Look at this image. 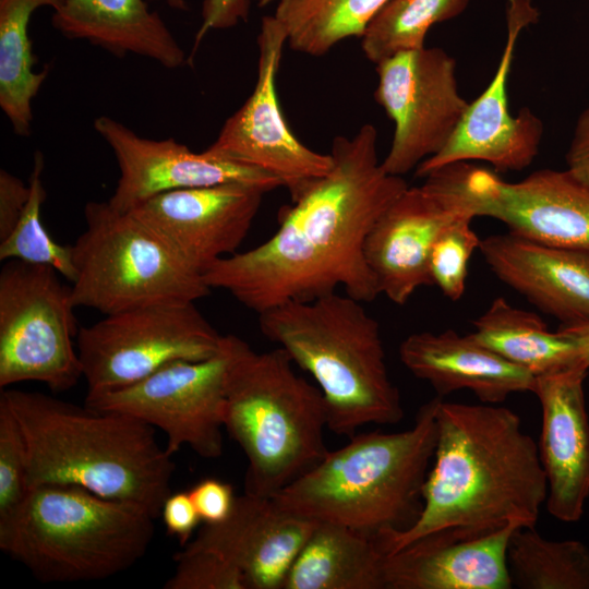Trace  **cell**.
Segmentation results:
<instances>
[{
	"label": "cell",
	"instance_id": "cell-1",
	"mask_svg": "<svg viewBox=\"0 0 589 589\" xmlns=\"http://www.w3.org/2000/svg\"><path fill=\"white\" fill-rule=\"evenodd\" d=\"M329 154L330 171L284 209L271 238L203 271L211 289L227 291L257 314L338 288L363 303L381 294L364 242L408 184L383 169L373 124L361 125L351 137L336 136Z\"/></svg>",
	"mask_w": 589,
	"mask_h": 589
},
{
	"label": "cell",
	"instance_id": "cell-2",
	"mask_svg": "<svg viewBox=\"0 0 589 589\" xmlns=\"http://www.w3.org/2000/svg\"><path fill=\"white\" fill-rule=\"evenodd\" d=\"M423 485V508L408 530L377 539L384 554L436 531L470 539L509 524L534 527L548 484L538 445L508 408L444 401Z\"/></svg>",
	"mask_w": 589,
	"mask_h": 589
},
{
	"label": "cell",
	"instance_id": "cell-3",
	"mask_svg": "<svg viewBox=\"0 0 589 589\" xmlns=\"http://www.w3.org/2000/svg\"><path fill=\"white\" fill-rule=\"evenodd\" d=\"M27 448L28 490L75 485L145 509L155 519L171 493L172 455L156 429L125 413L101 411L50 395L4 389Z\"/></svg>",
	"mask_w": 589,
	"mask_h": 589
},
{
	"label": "cell",
	"instance_id": "cell-4",
	"mask_svg": "<svg viewBox=\"0 0 589 589\" xmlns=\"http://www.w3.org/2000/svg\"><path fill=\"white\" fill-rule=\"evenodd\" d=\"M438 399L425 402L408 430L353 434L272 498L287 512L375 540L408 530L423 508Z\"/></svg>",
	"mask_w": 589,
	"mask_h": 589
},
{
	"label": "cell",
	"instance_id": "cell-5",
	"mask_svg": "<svg viewBox=\"0 0 589 589\" xmlns=\"http://www.w3.org/2000/svg\"><path fill=\"white\" fill-rule=\"evenodd\" d=\"M257 315L262 334L315 380L333 433L349 438L365 424L402 419L380 324L363 302L336 291L310 301H288Z\"/></svg>",
	"mask_w": 589,
	"mask_h": 589
},
{
	"label": "cell",
	"instance_id": "cell-6",
	"mask_svg": "<svg viewBox=\"0 0 589 589\" xmlns=\"http://www.w3.org/2000/svg\"><path fill=\"white\" fill-rule=\"evenodd\" d=\"M229 351L224 426L243 450L244 492L273 497L328 453L321 389L298 375L287 351H255L225 335Z\"/></svg>",
	"mask_w": 589,
	"mask_h": 589
},
{
	"label": "cell",
	"instance_id": "cell-7",
	"mask_svg": "<svg viewBox=\"0 0 589 589\" xmlns=\"http://www.w3.org/2000/svg\"><path fill=\"white\" fill-rule=\"evenodd\" d=\"M154 519L80 486L40 485L0 518V550L41 582L100 580L144 557Z\"/></svg>",
	"mask_w": 589,
	"mask_h": 589
},
{
	"label": "cell",
	"instance_id": "cell-8",
	"mask_svg": "<svg viewBox=\"0 0 589 589\" xmlns=\"http://www.w3.org/2000/svg\"><path fill=\"white\" fill-rule=\"evenodd\" d=\"M86 229L72 248L75 306L105 315L175 303H195L211 288L154 228L107 202L84 207Z\"/></svg>",
	"mask_w": 589,
	"mask_h": 589
},
{
	"label": "cell",
	"instance_id": "cell-9",
	"mask_svg": "<svg viewBox=\"0 0 589 589\" xmlns=\"http://www.w3.org/2000/svg\"><path fill=\"white\" fill-rule=\"evenodd\" d=\"M50 266L5 261L0 272V387L39 382L52 392L83 377L72 287Z\"/></svg>",
	"mask_w": 589,
	"mask_h": 589
},
{
	"label": "cell",
	"instance_id": "cell-10",
	"mask_svg": "<svg viewBox=\"0 0 589 589\" xmlns=\"http://www.w3.org/2000/svg\"><path fill=\"white\" fill-rule=\"evenodd\" d=\"M221 339L193 302L106 315L79 329L76 347L87 394H99L134 384L176 361L211 358Z\"/></svg>",
	"mask_w": 589,
	"mask_h": 589
},
{
	"label": "cell",
	"instance_id": "cell-11",
	"mask_svg": "<svg viewBox=\"0 0 589 589\" xmlns=\"http://www.w3.org/2000/svg\"><path fill=\"white\" fill-rule=\"evenodd\" d=\"M229 351L225 335L219 351L199 361H176L129 386L87 394L85 405L132 416L166 434L173 455L189 446L196 455H223Z\"/></svg>",
	"mask_w": 589,
	"mask_h": 589
},
{
	"label": "cell",
	"instance_id": "cell-12",
	"mask_svg": "<svg viewBox=\"0 0 589 589\" xmlns=\"http://www.w3.org/2000/svg\"><path fill=\"white\" fill-rule=\"evenodd\" d=\"M375 65L374 98L395 125L382 167L402 177L443 149L470 101L459 93L455 58L442 48L398 52Z\"/></svg>",
	"mask_w": 589,
	"mask_h": 589
},
{
	"label": "cell",
	"instance_id": "cell-13",
	"mask_svg": "<svg viewBox=\"0 0 589 589\" xmlns=\"http://www.w3.org/2000/svg\"><path fill=\"white\" fill-rule=\"evenodd\" d=\"M256 43L257 79L253 92L225 121L207 151L275 177L294 202L330 171L333 157L304 145L285 119L277 75L287 35L274 15L263 16Z\"/></svg>",
	"mask_w": 589,
	"mask_h": 589
},
{
	"label": "cell",
	"instance_id": "cell-14",
	"mask_svg": "<svg viewBox=\"0 0 589 589\" xmlns=\"http://www.w3.org/2000/svg\"><path fill=\"white\" fill-rule=\"evenodd\" d=\"M473 215L460 164L437 169L419 187H408L380 216L364 242V256L380 293L405 304L423 286H433L429 259L442 230Z\"/></svg>",
	"mask_w": 589,
	"mask_h": 589
},
{
	"label": "cell",
	"instance_id": "cell-15",
	"mask_svg": "<svg viewBox=\"0 0 589 589\" xmlns=\"http://www.w3.org/2000/svg\"><path fill=\"white\" fill-rule=\"evenodd\" d=\"M539 15L532 0H506V41L492 80L470 101L443 149L418 166L417 177L458 163L484 161L495 172L520 171L533 163L543 139V122L528 107L510 113L507 86L519 36Z\"/></svg>",
	"mask_w": 589,
	"mask_h": 589
},
{
	"label": "cell",
	"instance_id": "cell-16",
	"mask_svg": "<svg viewBox=\"0 0 589 589\" xmlns=\"http://www.w3.org/2000/svg\"><path fill=\"white\" fill-rule=\"evenodd\" d=\"M462 184L476 217L549 245L589 250V185L567 169H540L516 182L461 163Z\"/></svg>",
	"mask_w": 589,
	"mask_h": 589
},
{
	"label": "cell",
	"instance_id": "cell-17",
	"mask_svg": "<svg viewBox=\"0 0 589 589\" xmlns=\"http://www.w3.org/2000/svg\"><path fill=\"white\" fill-rule=\"evenodd\" d=\"M94 129L112 149L120 169L108 200L119 212H130L158 194L181 189L245 183L269 192L281 187L275 177L207 149L194 153L173 139L141 137L111 117H97Z\"/></svg>",
	"mask_w": 589,
	"mask_h": 589
},
{
	"label": "cell",
	"instance_id": "cell-18",
	"mask_svg": "<svg viewBox=\"0 0 589 589\" xmlns=\"http://www.w3.org/2000/svg\"><path fill=\"white\" fill-rule=\"evenodd\" d=\"M262 188L224 183L158 194L132 212L203 271L236 253L261 207Z\"/></svg>",
	"mask_w": 589,
	"mask_h": 589
},
{
	"label": "cell",
	"instance_id": "cell-19",
	"mask_svg": "<svg viewBox=\"0 0 589 589\" xmlns=\"http://www.w3.org/2000/svg\"><path fill=\"white\" fill-rule=\"evenodd\" d=\"M587 373L576 364L537 376L533 389L542 409L538 450L546 477V509L564 522L578 521L589 497Z\"/></svg>",
	"mask_w": 589,
	"mask_h": 589
},
{
	"label": "cell",
	"instance_id": "cell-20",
	"mask_svg": "<svg viewBox=\"0 0 589 589\" xmlns=\"http://www.w3.org/2000/svg\"><path fill=\"white\" fill-rule=\"evenodd\" d=\"M316 522L280 508L272 497L244 492L224 521L204 524L182 549L216 552L242 573L248 589H283Z\"/></svg>",
	"mask_w": 589,
	"mask_h": 589
},
{
	"label": "cell",
	"instance_id": "cell-21",
	"mask_svg": "<svg viewBox=\"0 0 589 589\" xmlns=\"http://www.w3.org/2000/svg\"><path fill=\"white\" fill-rule=\"evenodd\" d=\"M493 274L561 326L589 322V250L544 244L510 231L481 239Z\"/></svg>",
	"mask_w": 589,
	"mask_h": 589
},
{
	"label": "cell",
	"instance_id": "cell-22",
	"mask_svg": "<svg viewBox=\"0 0 589 589\" xmlns=\"http://www.w3.org/2000/svg\"><path fill=\"white\" fill-rule=\"evenodd\" d=\"M509 524L470 539L449 531L421 537L385 554L386 589H509L507 546Z\"/></svg>",
	"mask_w": 589,
	"mask_h": 589
},
{
	"label": "cell",
	"instance_id": "cell-23",
	"mask_svg": "<svg viewBox=\"0 0 589 589\" xmlns=\"http://www.w3.org/2000/svg\"><path fill=\"white\" fill-rule=\"evenodd\" d=\"M399 358L440 397L469 389L482 402L493 405L514 393H533L536 386V376L530 372L503 359L471 334L460 335L453 329L409 335L399 346Z\"/></svg>",
	"mask_w": 589,
	"mask_h": 589
},
{
	"label": "cell",
	"instance_id": "cell-24",
	"mask_svg": "<svg viewBox=\"0 0 589 589\" xmlns=\"http://www.w3.org/2000/svg\"><path fill=\"white\" fill-rule=\"evenodd\" d=\"M52 25L68 38L87 40L118 57L135 53L168 69L188 62L164 20L144 0H61Z\"/></svg>",
	"mask_w": 589,
	"mask_h": 589
},
{
	"label": "cell",
	"instance_id": "cell-25",
	"mask_svg": "<svg viewBox=\"0 0 589 589\" xmlns=\"http://www.w3.org/2000/svg\"><path fill=\"white\" fill-rule=\"evenodd\" d=\"M384 558L374 538L341 525L317 521L283 589H386Z\"/></svg>",
	"mask_w": 589,
	"mask_h": 589
},
{
	"label": "cell",
	"instance_id": "cell-26",
	"mask_svg": "<svg viewBox=\"0 0 589 589\" xmlns=\"http://www.w3.org/2000/svg\"><path fill=\"white\" fill-rule=\"evenodd\" d=\"M472 325L477 341L536 377L581 364L569 336L551 332L539 315L505 298H495Z\"/></svg>",
	"mask_w": 589,
	"mask_h": 589
},
{
	"label": "cell",
	"instance_id": "cell-27",
	"mask_svg": "<svg viewBox=\"0 0 589 589\" xmlns=\"http://www.w3.org/2000/svg\"><path fill=\"white\" fill-rule=\"evenodd\" d=\"M61 0H0V106L14 132L26 136L33 121L32 101L48 71H33L35 57L28 25L36 9L56 10Z\"/></svg>",
	"mask_w": 589,
	"mask_h": 589
},
{
	"label": "cell",
	"instance_id": "cell-28",
	"mask_svg": "<svg viewBox=\"0 0 589 589\" xmlns=\"http://www.w3.org/2000/svg\"><path fill=\"white\" fill-rule=\"evenodd\" d=\"M388 0H278L273 14L293 51L321 57L364 34Z\"/></svg>",
	"mask_w": 589,
	"mask_h": 589
},
{
	"label": "cell",
	"instance_id": "cell-29",
	"mask_svg": "<svg viewBox=\"0 0 589 589\" xmlns=\"http://www.w3.org/2000/svg\"><path fill=\"white\" fill-rule=\"evenodd\" d=\"M513 587L589 589V549L578 540H549L534 527L516 528L507 546Z\"/></svg>",
	"mask_w": 589,
	"mask_h": 589
},
{
	"label": "cell",
	"instance_id": "cell-30",
	"mask_svg": "<svg viewBox=\"0 0 589 589\" xmlns=\"http://www.w3.org/2000/svg\"><path fill=\"white\" fill-rule=\"evenodd\" d=\"M470 0H388L361 36L368 60L377 64L398 52L425 47L429 31L460 15Z\"/></svg>",
	"mask_w": 589,
	"mask_h": 589
},
{
	"label": "cell",
	"instance_id": "cell-31",
	"mask_svg": "<svg viewBox=\"0 0 589 589\" xmlns=\"http://www.w3.org/2000/svg\"><path fill=\"white\" fill-rule=\"evenodd\" d=\"M43 170L44 156L36 152L28 182L29 199L12 232L0 241V260L50 266L73 283L76 271L71 245L55 241L41 221V206L46 200Z\"/></svg>",
	"mask_w": 589,
	"mask_h": 589
},
{
	"label": "cell",
	"instance_id": "cell-32",
	"mask_svg": "<svg viewBox=\"0 0 589 589\" xmlns=\"http://www.w3.org/2000/svg\"><path fill=\"white\" fill-rule=\"evenodd\" d=\"M473 215H464L448 224L436 238L429 259L433 286L452 301L466 288L468 263L481 239L471 227Z\"/></svg>",
	"mask_w": 589,
	"mask_h": 589
},
{
	"label": "cell",
	"instance_id": "cell-33",
	"mask_svg": "<svg viewBox=\"0 0 589 589\" xmlns=\"http://www.w3.org/2000/svg\"><path fill=\"white\" fill-rule=\"evenodd\" d=\"M27 492L25 438L15 416L0 400V518L12 513Z\"/></svg>",
	"mask_w": 589,
	"mask_h": 589
},
{
	"label": "cell",
	"instance_id": "cell-34",
	"mask_svg": "<svg viewBox=\"0 0 589 589\" xmlns=\"http://www.w3.org/2000/svg\"><path fill=\"white\" fill-rule=\"evenodd\" d=\"M173 560L176 568L164 589H248L242 573L216 552L181 549Z\"/></svg>",
	"mask_w": 589,
	"mask_h": 589
},
{
	"label": "cell",
	"instance_id": "cell-35",
	"mask_svg": "<svg viewBox=\"0 0 589 589\" xmlns=\"http://www.w3.org/2000/svg\"><path fill=\"white\" fill-rule=\"evenodd\" d=\"M159 1V0H153ZM168 5L178 10H188L184 0H165ZM252 0H204L202 5V24L195 35L192 53L193 59L200 43L211 29H225L247 21Z\"/></svg>",
	"mask_w": 589,
	"mask_h": 589
},
{
	"label": "cell",
	"instance_id": "cell-36",
	"mask_svg": "<svg viewBox=\"0 0 589 589\" xmlns=\"http://www.w3.org/2000/svg\"><path fill=\"white\" fill-rule=\"evenodd\" d=\"M188 492L206 525L224 521L230 515L236 501L232 485L216 478L202 479Z\"/></svg>",
	"mask_w": 589,
	"mask_h": 589
},
{
	"label": "cell",
	"instance_id": "cell-37",
	"mask_svg": "<svg viewBox=\"0 0 589 589\" xmlns=\"http://www.w3.org/2000/svg\"><path fill=\"white\" fill-rule=\"evenodd\" d=\"M160 516L169 536L175 537L181 548L191 540L202 521L188 491L170 493L165 500Z\"/></svg>",
	"mask_w": 589,
	"mask_h": 589
},
{
	"label": "cell",
	"instance_id": "cell-38",
	"mask_svg": "<svg viewBox=\"0 0 589 589\" xmlns=\"http://www.w3.org/2000/svg\"><path fill=\"white\" fill-rule=\"evenodd\" d=\"M29 193V185L8 170H0V241L16 226L28 202Z\"/></svg>",
	"mask_w": 589,
	"mask_h": 589
},
{
	"label": "cell",
	"instance_id": "cell-39",
	"mask_svg": "<svg viewBox=\"0 0 589 589\" xmlns=\"http://www.w3.org/2000/svg\"><path fill=\"white\" fill-rule=\"evenodd\" d=\"M566 169L576 179L589 185V107L577 118L566 153Z\"/></svg>",
	"mask_w": 589,
	"mask_h": 589
},
{
	"label": "cell",
	"instance_id": "cell-40",
	"mask_svg": "<svg viewBox=\"0 0 589 589\" xmlns=\"http://www.w3.org/2000/svg\"><path fill=\"white\" fill-rule=\"evenodd\" d=\"M558 330L575 341L579 351V362L589 370V322L560 326Z\"/></svg>",
	"mask_w": 589,
	"mask_h": 589
},
{
	"label": "cell",
	"instance_id": "cell-41",
	"mask_svg": "<svg viewBox=\"0 0 589 589\" xmlns=\"http://www.w3.org/2000/svg\"><path fill=\"white\" fill-rule=\"evenodd\" d=\"M254 1L256 2L259 7L263 8L278 0H254Z\"/></svg>",
	"mask_w": 589,
	"mask_h": 589
}]
</instances>
